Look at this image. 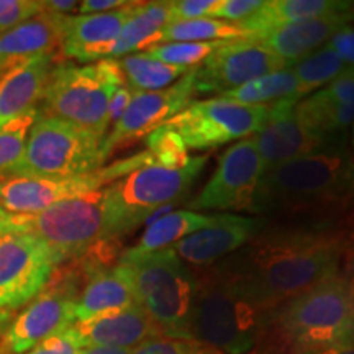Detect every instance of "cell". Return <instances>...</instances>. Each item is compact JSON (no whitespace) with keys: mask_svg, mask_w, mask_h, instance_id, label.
Listing matches in <instances>:
<instances>
[{"mask_svg":"<svg viewBox=\"0 0 354 354\" xmlns=\"http://www.w3.org/2000/svg\"><path fill=\"white\" fill-rule=\"evenodd\" d=\"M220 41L207 43H166L153 46L149 50L141 51L146 56L169 66H179V68L196 69L203 64V61L216 50Z\"/></svg>","mask_w":354,"mask_h":354,"instance_id":"34","label":"cell"},{"mask_svg":"<svg viewBox=\"0 0 354 354\" xmlns=\"http://www.w3.org/2000/svg\"><path fill=\"white\" fill-rule=\"evenodd\" d=\"M297 117L310 133L325 140L344 136L354 123V66L297 102Z\"/></svg>","mask_w":354,"mask_h":354,"instance_id":"20","label":"cell"},{"mask_svg":"<svg viewBox=\"0 0 354 354\" xmlns=\"http://www.w3.org/2000/svg\"><path fill=\"white\" fill-rule=\"evenodd\" d=\"M218 6L220 0H171L169 24L210 17Z\"/></svg>","mask_w":354,"mask_h":354,"instance_id":"38","label":"cell"},{"mask_svg":"<svg viewBox=\"0 0 354 354\" xmlns=\"http://www.w3.org/2000/svg\"><path fill=\"white\" fill-rule=\"evenodd\" d=\"M344 251L346 240L335 230L266 227L216 266L256 308L268 313L339 272Z\"/></svg>","mask_w":354,"mask_h":354,"instance_id":"1","label":"cell"},{"mask_svg":"<svg viewBox=\"0 0 354 354\" xmlns=\"http://www.w3.org/2000/svg\"><path fill=\"white\" fill-rule=\"evenodd\" d=\"M286 354L354 344V286L342 272L264 315V331ZM263 338V336H261Z\"/></svg>","mask_w":354,"mask_h":354,"instance_id":"3","label":"cell"},{"mask_svg":"<svg viewBox=\"0 0 354 354\" xmlns=\"http://www.w3.org/2000/svg\"><path fill=\"white\" fill-rule=\"evenodd\" d=\"M59 266L55 256L30 233L0 236V308L25 307L48 284Z\"/></svg>","mask_w":354,"mask_h":354,"instance_id":"13","label":"cell"},{"mask_svg":"<svg viewBox=\"0 0 354 354\" xmlns=\"http://www.w3.org/2000/svg\"><path fill=\"white\" fill-rule=\"evenodd\" d=\"M351 151H353V156H354V123L351 127Z\"/></svg>","mask_w":354,"mask_h":354,"instance_id":"49","label":"cell"},{"mask_svg":"<svg viewBox=\"0 0 354 354\" xmlns=\"http://www.w3.org/2000/svg\"><path fill=\"white\" fill-rule=\"evenodd\" d=\"M297 79L287 68L253 79L245 86L223 92L218 97L243 105H269L277 100L297 99Z\"/></svg>","mask_w":354,"mask_h":354,"instance_id":"31","label":"cell"},{"mask_svg":"<svg viewBox=\"0 0 354 354\" xmlns=\"http://www.w3.org/2000/svg\"><path fill=\"white\" fill-rule=\"evenodd\" d=\"M117 61L120 64L123 77H125V84L133 92L162 91L192 71L159 63L153 57L146 56L145 53L123 56Z\"/></svg>","mask_w":354,"mask_h":354,"instance_id":"29","label":"cell"},{"mask_svg":"<svg viewBox=\"0 0 354 354\" xmlns=\"http://www.w3.org/2000/svg\"><path fill=\"white\" fill-rule=\"evenodd\" d=\"M196 94V69L180 77L174 86L162 91L133 92L125 113L110 128L107 136L102 141L104 161H107L113 153L148 138L169 118L183 112Z\"/></svg>","mask_w":354,"mask_h":354,"instance_id":"14","label":"cell"},{"mask_svg":"<svg viewBox=\"0 0 354 354\" xmlns=\"http://www.w3.org/2000/svg\"><path fill=\"white\" fill-rule=\"evenodd\" d=\"M354 24V10L342 15L325 17V19H313L297 21V24L282 25L269 33L263 35L258 41L263 46L272 51L274 55L281 57L289 64V68L297 61L304 59L305 56L312 55L342 32L348 25Z\"/></svg>","mask_w":354,"mask_h":354,"instance_id":"24","label":"cell"},{"mask_svg":"<svg viewBox=\"0 0 354 354\" xmlns=\"http://www.w3.org/2000/svg\"><path fill=\"white\" fill-rule=\"evenodd\" d=\"M354 10V2L343 0H269L240 26L245 38L258 39L282 25L325 19Z\"/></svg>","mask_w":354,"mask_h":354,"instance_id":"26","label":"cell"},{"mask_svg":"<svg viewBox=\"0 0 354 354\" xmlns=\"http://www.w3.org/2000/svg\"><path fill=\"white\" fill-rule=\"evenodd\" d=\"M346 66L348 64L336 55L328 43L322 46L320 50L292 64L289 69L297 79V99L302 100L310 92L320 91L335 77H338Z\"/></svg>","mask_w":354,"mask_h":354,"instance_id":"32","label":"cell"},{"mask_svg":"<svg viewBox=\"0 0 354 354\" xmlns=\"http://www.w3.org/2000/svg\"><path fill=\"white\" fill-rule=\"evenodd\" d=\"M81 349L82 344L79 342L77 335L74 333L73 326H71L69 330L50 336L24 354H79Z\"/></svg>","mask_w":354,"mask_h":354,"instance_id":"40","label":"cell"},{"mask_svg":"<svg viewBox=\"0 0 354 354\" xmlns=\"http://www.w3.org/2000/svg\"><path fill=\"white\" fill-rule=\"evenodd\" d=\"M264 166L251 138H245L221 154L209 183L189 202L190 210H248L263 177Z\"/></svg>","mask_w":354,"mask_h":354,"instance_id":"15","label":"cell"},{"mask_svg":"<svg viewBox=\"0 0 354 354\" xmlns=\"http://www.w3.org/2000/svg\"><path fill=\"white\" fill-rule=\"evenodd\" d=\"M15 313L17 312H13V310L0 308V335L6 331L8 325H10V322L13 320V317H15Z\"/></svg>","mask_w":354,"mask_h":354,"instance_id":"48","label":"cell"},{"mask_svg":"<svg viewBox=\"0 0 354 354\" xmlns=\"http://www.w3.org/2000/svg\"><path fill=\"white\" fill-rule=\"evenodd\" d=\"M328 44L344 63L354 66V24L348 25L342 32L336 33Z\"/></svg>","mask_w":354,"mask_h":354,"instance_id":"41","label":"cell"},{"mask_svg":"<svg viewBox=\"0 0 354 354\" xmlns=\"http://www.w3.org/2000/svg\"><path fill=\"white\" fill-rule=\"evenodd\" d=\"M207 354H223V353H220V351H216V349H212L210 353H207Z\"/></svg>","mask_w":354,"mask_h":354,"instance_id":"50","label":"cell"},{"mask_svg":"<svg viewBox=\"0 0 354 354\" xmlns=\"http://www.w3.org/2000/svg\"><path fill=\"white\" fill-rule=\"evenodd\" d=\"M289 64L258 41L248 38L220 41L216 50L196 68L197 94L241 87L253 79L287 69Z\"/></svg>","mask_w":354,"mask_h":354,"instance_id":"16","label":"cell"},{"mask_svg":"<svg viewBox=\"0 0 354 354\" xmlns=\"http://www.w3.org/2000/svg\"><path fill=\"white\" fill-rule=\"evenodd\" d=\"M148 153L154 162L165 167H184L190 161L187 146L174 130L162 125L148 136Z\"/></svg>","mask_w":354,"mask_h":354,"instance_id":"35","label":"cell"},{"mask_svg":"<svg viewBox=\"0 0 354 354\" xmlns=\"http://www.w3.org/2000/svg\"><path fill=\"white\" fill-rule=\"evenodd\" d=\"M84 282L77 261L57 266L48 284L0 335V354H24L76 323V302Z\"/></svg>","mask_w":354,"mask_h":354,"instance_id":"10","label":"cell"},{"mask_svg":"<svg viewBox=\"0 0 354 354\" xmlns=\"http://www.w3.org/2000/svg\"><path fill=\"white\" fill-rule=\"evenodd\" d=\"M268 115L269 105H243L215 97L192 100L165 125L174 130L187 148L205 151L256 135Z\"/></svg>","mask_w":354,"mask_h":354,"instance_id":"12","label":"cell"},{"mask_svg":"<svg viewBox=\"0 0 354 354\" xmlns=\"http://www.w3.org/2000/svg\"><path fill=\"white\" fill-rule=\"evenodd\" d=\"M192 339L223 354H250L264 331V315L218 266L198 269Z\"/></svg>","mask_w":354,"mask_h":354,"instance_id":"5","label":"cell"},{"mask_svg":"<svg viewBox=\"0 0 354 354\" xmlns=\"http://www.w3.org/2000/svg\"><path fill=\"white\" fill-rule=\"evenodd\" d=\"M102 140L59 118L38 113L20 162L8 176L76 177L104 167Z\"/></svg>","mask_w":354,"mask_h":354,"instance_id":"8","label":"cell"},{"mask_svg":"<svg viewBox=\"0 0 354 354\" xmlns=\"http://www.w3.org/2000/svg\"><path fill=\"white\" fill-rule=\"evenodd\" d=\"M264 6V0H220L209 19H225L230 24L240 25Z\"/></svg>","mask_w":354,"mask_h":354,"instance_id":"37","label":"cell"},{"mask_svg":"<svg viewBox=\"0 0 354 354\" xmlns=\"http://www.w3.org/2000/svg\"><path fill=\"white\" fill-rule=\"evenodd\" d=\"M73 330L82 348L133 349L146 339L162 336L138 304L76 322Z\"/></svg>","mask_w":354,"mask_h":354,"instance_id":"22","label":"cell"},{"mask_svg":"<svg viewBox=\"0 0 354 354\" xmlns=\"http://www.w3.org/2000/svg\"><path fill=\"white\" fill-rule=\"evenodd\" d=\"M297 102V99H284L269 104L268 120L253 135L264 171L307 156L333 143L335 140H325L310 133L299 120L295 110Z\"/></svg>","mask_w":354,"mask_h":354,"instance_id":"17","label":"cell"},{"mask_svg":"<svg viewBox=\"0 0 354 354\" xmlns=\"http://www.w3.org/2000/svg\"><path fill=\"white\" fill-rule=\"evenodd\" d=\"M8 233H15V223H13V215L7 214L0 205V236Z\"/></svg>","mask_w":354,"mask_h":354,"instance_id":"46","label":"cell"},{"mask_svg":"<svg viewBox=\"0 0 354 354\" xmlns=\"http://www.w3.org/2000/svg\"><path fill=\"white\" fill-rule=\"evenodd\" d=\"M354 205V156L346 138L325 148L264 171L251 212L281 218L318 221L333 230L330 220Z\"/></svg>","mask_w":354,"mask_h":354,"instance_id":"2","label":"cell"},{"mask_svg":"<svg viewBox=\"0 0 354 354\" xmlns=\"http://www.w3.org/2000/svg\"><path fill=\"white\" fill-rule=\"evenodd\" d=\"M13 223L15 232L37 236L59 266L73 263L105 241L104 192L69 198L37 215H13Z\"/></svg>","mask_w":354,"mask_h":354,"instance_id":"9","label":"cell"},{"mask_svg":"<svg viewBox=\"0 0 354 354\" xmlns=\"http://www.w3.org/2000/svg\"><path fill=\"white\" fill-rule=\"evenodd\" d=\"M220 218L221 214H197L192 210L172 212V214L161 216L154 223L148 225L138 243L123 251L118 259H136L141 256L166 250V248L174 246L176 243L190 236V234L212 227L216 221H220Z\"/></svg>","mask_w":354,"mask_h":354,"instance_id":"27","label":"cell"},{"mask_svg":"<svg viewBox=\"0 0 354 354\" xmlns=\"http://www.w3.org/2000/svg\"><path fill=\"white\" fill-rule=\"evenodd\" d=\"M43 12V0H15L6 13L0 15V35L10 32L24 21Z\"/></svg>","mask_w":354,"mask_h":354,"instance_id":"39","label":"cell"},{"mask_svg":"<svg viewBox=\"0 0 354 354\" xmlns=\"http://www.w3.org/2000/svg\"><path fill=\"white\" fill-rule=\"evenodd\" d=\"M171 0L167 2H143L138 12L128 20L123 30L109 48L105 59H120L151 48L153 39L169 24Z\"/></svg>","mask_w":354,"mask_h":354,"instance_id":"28","label":"cell"},{"mask_svg":"<svg viewBox=\"0 0 354 354\" xmlns=\"http://www.w3.org/2000/svg\"><path fill=\"white\" fill-rule=\"evenodd\" d=\"M64 19L63 15L43 10L10 32L0 35V76L33 57L59 53Z\"/></svg>","mask_w":354,"mask_h":354,"instance_id":"25","label":"cell"},{"mask_svg":"<svg viewBox=\"0 0 354 354\" xmlns=\"http://www.w3.org/2000/svg\"><path fill=\"white\" fill-rule=\"evenodd\" d=\"M148 162H154V159L148 151H145L76 177H61V179L25 176L0 177V205L10 215H37L59 202L107 187L113 180Z\"/></svg>","mask_w":354,"mask_h":354,"instance_id":"11","label":"cell"},{"mask_svg":"<svg viewBox=\"0 0 354 354\" xmlns=\"http://www.w3.org/2000/svg\"><path fill=\"white\" fill-rule=\"evenodd\" d=\"M141 6L143 2L131 0L127 7L118 10L66 17L59 57L82 61V63L105 59L109 48Z\"/></svg>","mask_w":354,"mask_h":354,"instance_id":"19","label":"cell"},{"mask_svg":"<svg viewBox=\"0 0 354 354\" xmlns=\"http://www.w3.org/2000/svg\"><path fill=\"white\" fill-rule=\"evenodd\" d=\"M59 61V53H50L25 61L0 76V128L38 110L48 79Z\"/></svg>","mask_w":354,"mask_h":354,"instance_id":"23","label":"cell"},{"mask_svg":"<svg viewBox=\"0 0 354 354\" xmlns=\"http://www.w3.org/2000/svg\"><path fill=\"white\" fill-rule=\"evenodd\" d=\"M84 282L76 302V322L136 305L130 272L123 263L105 266L84 256L77 259Z\"/></svg>","mask_w":354,"mask_h":354,"instance_id":"21","label":"cell"},{"mask_svg":"<svg viewBox=\"0 0 354 354\" xmlns=\"http://www.w3.org/2000/svg\"><path fill=\"white\" fill-rule=\"evenodd\" d=\"M43 10L55 13V15L69 17L73 12L79 10V2L76 0H46L43 2Z\"/></svg>","mask_w":354,"mask_h":354,"instance_id":"44","label":"cell"},{"mask_svg":"<svg viewBox=\"0 0 354 354\" xmlns=\"http://www.w3.org/2000/svg\"><path fill=\"white\" fill-rule=\"evenodd\" d=\"M292 354H354V344H351V346L310 349V351H300V353H292Z\"/></svg>","mask_w":354,"mask_h":354,"instance_id":"45","label":"cell"},{"mask_svg":"<svg viewBox=\"0 0 354 354\" xmlns=\"http://www.w3.org/2000/svg\"><path fill=\"white\" fill-rule=\"evenodd\" d=\"M207 161L209 154L194 156L176 169L148 162L102 189L105 241H118L145 225L158 209L183 202Z\"/></svg>","mask_w":354,"mask_h":354,"instance_id":"4","label":"cell"},{"mask_svg":"<svg viewBox=\"0 0 354 354\" xmlns=\"http://www.w3.org/2000/svg\"><path fill=\"white\" fill-rule=\"evenodd\" d=\"M38 110L17 118L0 128V177H6L15 169L24 156L30 128L37 120Z\"/></svg>","mask_w":354,"mask_h":354,"instance_id":"33","label":"cell"},{"mask_svg":"<svg viewBox=\"0 0 354 354\" xmlns=\"http://www.w3.org/2000/svg\"><path fill=\"white\" fill-rule=\"evenodd\" d=\"M212 348L196 339H176L167 336H154L133 348L130 354H207Z\"/></svg>","mask_w":354,"mask_h":354,"instance_id":"36","label":"cell"},{"mask_svg":"<svg viewBox=\"0 0 354 354\" xmlns=\"http://www.w3.org/2000/svg\"><path fill=\"white\" fill-rule=\"evenodd\" d=\"M245 38L240 25L225 20L203 19L172 21L156 35L151 48L166 43H207V41H230V39ZM149 50V48H148Z\"/></svg>","mask_w":354,"mask_h":354,"instance_id":"30","label":"cell"},{"mask_svg":"<svg viewBox=\"0 0 354 354\" xmlns=\"http://www.w3.org/2000/svg\"><path fill=\"white\" fill-rule=\"evenodd\" d=\"M125 77L117 59H100L84 66L57 63L53 69L38 113L59 118L104 141L109 133V105Z\"/></svg>","mask_w":354,"mask_h":354,"instance_id":"6","label":"cell"},{"mask_svg":"<svg viewBox=\"0 0 354 354\" xmlns=\"http://www.w3.org/2000/svg\"><path fill=\"white\" fill-rule=\"evenodd\" d=\"M131 349L118 348H82L79 354H130Z\"/></svg>","mask_w":354,"mask_h":354,"instance_id":"47","label":"cell"},{"mask_svg":"<svg viewBox=\"0 0 354 354\" xmlns=\"http://www.w3.org/2000/svg\"><path fill=\"white\" fill-rule=\"evenodd\" d=\"M131 0H84L79 2V15H94L127 7Z\"/></svg>","mask_w":354,"mask_h":354,"instance_id":"43","label":"cell"},{"mask_svg":"<svg viewBox=\"0 0 354 354\" xmlns=\"http://www.w3.org/2000/svg\"><path fill=\"white\" fill-rule=\"evenodd\" d=\"M268 227V218H248L221 214L220 221L212 227L190 234L176 243L174 251L184 264L205 269L236 253Z\"/></svg>","mask_w":354,"mask_h":354,"instance_id":"18","label":"cell"},{"mask_svg":"<svg viewBox=\"0 0 354 354\" xmlns=\"http://www.w3.org/2000/svg\"><path fill=\"white\" fill-rule=\"evenodd\" d=\"M130 272L136 302L167 338L192 339L196 274L187 269L174 248L136 259L122 261Z\"/></svg>","mask_w":354,"mask_h":354,"instance_id":"7","label":"cell"},{"mask_svg":"<svg viewBox=\"0 0 354 354\" xmlns=\"http://www.w3.org/2000/svg\"><path fill=\"white\" fill-rule=\"evenodd\" d=\"M131 97H133V91L127 86V84L125 86H122L120 88H117V92L113 94L109 105V130L115 125V123L120 120L122 115L125 113Z\"/></svg>","mask_w":354,"mask_h":354,"instance_id":"42","label":"cell"}]
</instances>
